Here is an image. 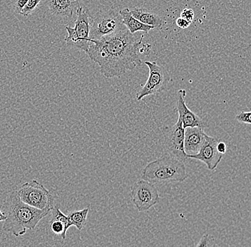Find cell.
Instances as JSON below:
<instances>
[{
    "mask_svg": "<svg viewBox=\"0 0 251 247\" xmlns=\"http://www.w3.org/2000/svg\"><path fill=\"white\" fill-rule=\"evenodd\" d=\"M144 35L137 41L125 28L100 40H89V57L100 66L106 78L121 77L126 72L132 71L141 65L138 54Z\"/></svg>",
    "mask_w": 251,
    "mask_h": 247,
    "instance_id": "cell-1",
    "label": "cell"
},
{
    "mask_svg": "<svg viewBox=\"0 0 251 247\" xmlns=\"http://www.w3.org/2000/svg\"><path fill=\"white\" fill-rule=\"evenodd\" d=\"M7 219L3 225V230L10 232L15 237L26 234L27 230H33L42 219L46 217L51 210L39 209L24 202L17 191L11 192L5 201Z\"/></svg>",
    "mask_w": 251,
    "mask_h": 247,
    "instance_id": "cell-2",
    "label": "cell"
},
{
    "mask_svg": "<svg viewBox=\"0 0 251 247\" xmlns=\"http://www.w3.org/2000/svg\"><path fill=\"white\" fill-rule=\"evenodd\" d=\"M188 176L184 162L169 154L149 162L141 173V179L153 184L183 182Z\"/></svg>",
    "mask_w": 251,
    "mask_h": 247,
    "instance_id": "cell-3",
    "label": "cell"
},
{
    "mask_svg": "<svg viewBox=\"0 0 251 247\" xmlns=\"http://www.w3.org/2000/svg\"><path fill=\"white\" fill-rule=\"evenodd\" d=\"M17 193L22 201L28 205L51 211L54 209L57 197L54 190H48L36 180L24 183Z\"/></svg>",
    "mask_w": 251,
    "mask_h": 247,
    "instance_id": "cell-4",
    "label": "cell"
},
{
    "mask_svg": "<svg viewBox=\"0 0 251 247\" xmlns=\"http://www.w3.org/2000/svg\"><path fill=\"white\" fill-rule=\"evenodd\" d=\"M77 18L75 26H66L68 35L64 38L66 44L72 47L87 52L89 46V34L92 26V16L86 7H78L76 9Z\"/></svg>",
    "mask_w": 251,
    "mask_h": 247,
    "instance_id": "cell-5",
    "label": "cell"
},
{
    "mask_svg": "<svg viewBox=\"0 0 251 247\" xmlns=\"http://www.w3.org/2000/svg\"><path fill=\"white\" fill-rule=\"evenodd\" d=\"M125 28L122 17L116 9L101 10L92 17L89 39L100 40Z\"/></svg>",
    "mask_w": 251,
    "mask_h": 247,
    "instance_id": "cell-6",
    "label": "cell"
},
{
    "mask_svg": "<svg viewBox=\"0 0 251 247\" xmlns=\"http://www.w3.org/2000/svg\"><path fill=\"white\" fill-rule=\"evenodd\" d=\"M148 67L149 77L145 85L136 95V99L140 101L145 97L153 96L161 93L172 81V77L167 70L155 62H145Z\"/></svg>",
    "mask_w": 251,
    "mask_h": 247,
    "instance_id": "cell-7",
    "label": "cell"
},
{
    "mask_svg": "<svg viewBox=\"0 0 251 247\" xmlns=\"http://www.w3.org/2000/svg\"><path fill=\"white\" fill-rule=\"evenodd\" d=\"M184 131L179 117L174 126H167L162 130L163 145L167 154L183 162L188 159L184 150Z\"/></svg>",
    "mask_w": 251,
    "mask_h": 247,
    "instance_id": "cell-8",
    "label": "cell"
},
{
    "mask_svg": "<svg viewBox=\"0 0 251 247\" xmlns=\"http://www.w3.org/2000/svg\"><path fill=\"white\" fill-rule=\"evenodd\" d=\"M131 200L139 212H147L159 202L160 195L154 184L141 179L131 187Z\"/></svg>",
    "mask_w": 251,
    "mask_h": 247,
    "instance_id": "cell-9",
    "label": "cell"
},
{
    "mask_svg": "<svg viewBox=\"0 0 251 247\" xmlns=\"http://www.w3.org/2000/svg\"><path fill=\"white\" fill-rule=\"evenodd\" d=\"M220 140L217 137H211L205 134L199 153L195 155H188V158L201 161L206 165L208 170H214L219 165L224 156L217 150V144Z\"/></svg>",
    "mask_w": 251,
    "mask_h": 247,
    "instance_id": "cell-10",
    "label": "cell"
},
{
    "mask_svg": "<svg viewBox=\"0 0 251 247\" xmlns=\"http://www.w3.org/2000/svg\"><path fill=\"white\" fill-rule=\"evenodd\" d=\"M186 96V90L180 89L178 91V99L176 102V109L178 111V117L182 122L184 128L188 127H200L205 128V121L199 115L194 113L188 109L185 98Z\"/></svg>",
    "mask_w": 251,
    "mask_h": 247,
    "instance_id": "cell-11",
    "label": "cell"
},
{
    "mask_svg": "<svg viewBox=\"0 0 251 247\" xmlns=\"http://www.w3.org/2000/svg\"><path fill=\"white\" fill-rule=\"evenodd\" d=\"M50 14L56 18L69 20L78 7V0H46Z\"/></svg>",
    "mask_w": 251,
    "mask_h": 247,
    "instance_id": "cell-12",
    "label": "cell"
},
{
    "mask_svg": "<svg viewBox=\"0 0 251 247\" xmlns=\"http://www.w3.org/2000/svg\"><path fill=\"white\" fill-rule=\"evenodd\" d=\"M203 128L188 127L184 131V150L186 154L195 155L199 153L205 138Z\"/></svg>",
    "mask_w": 251,
    "mask_h": 247,
    "instance_id": "cell-13",
    "label": "cell"
},
{
    "mask_svg": "<svg viewBox=\"0 0 251 247\" xmlns=\"http://www.w3.org/2000/svg\"><path fill=\"white\" fill-rule=\"evenodd\" d=\"M53 216L50 222L51 230L55 234L61 235L63 239H66L67 231L71 227L68 217L59 209L58 205H55L52 209Z\"/></svg>",
    "mask_w": 251,
    "mask_h": 247,
    "instance_id": "cell-14",
    "label": "cell"
},
{
    "mask_svg": "<svg viewBox=\"0 0 251 247\" xmlns=\"http://www.w3.org/2000/svg\"><path fill=\"white\" fill-rule=\"evenodd\" d=\"M119 15L122 17V22L131 34L140 32L148 34L151 30L154 29L153 26L144 24L131 15L128 8H125L119 11Z\"/></svg>",
    "mask_w": 251,
    "mask_h": 247,
    "instance_id": "cell-15",
    "label": "cell"
},
{
    "mask_svg": "<svg viewBox=\"0 0 251 247\" xmlns=\"http://www.w3.org/2000/svg\"><path fill=\"white\" fill-rule=\"evenodd\" d=\"M131 13L141 23L153 26L154 29H161L164 26L165 21L161 17L147 9L135 7L131 11Z\"/></svg>",
    "mask_w": 251,
    "mask_h": 247,
    "instance_id": "cell-16",
    "label": "cell"
},
{
    "mask_svg": "<svg viewBox=\"0 0 251 247\" xmlns=\"http://www.w3.org/2000/svg\"><path fill=\"white\" fill-rule=\"evenodd\" d=\"M89 210H90V207H87L81 210L70 212L67 216L70 226H75L78 230H82L87 223V216Z\"/></svg>",
    "mask_w": 251,
    "mask_h": 247,
    "instance_id": "cell-17",
    "label": "cell"
},
{
    "mask_svg": "<svg viewBox=\"0 0 251 247\" xmlns=\"http://www.w3.org/2000/svg\"><path fill=\"white\" fill-rule=\"evenodd\" d=\"M42 0H28L23 8L20 12V15L24 17H27L30 15L37 7Z\"/></svg>",
    "mask_w": 251,
    "mask_h": 247,
    "instance_id": "cell-18",
    "label": "cell"
},
{
    "mask_svg": "<svg viewBox=\"0 0 251 247\" xmlns=\"http://www.w3.org/2000/svg\"><path fill=\"white\" fill-rule=\"evenodd\" d=\"M217 246L216 239L210 234H204L201 240L199 241L196 247H215Z\"/></svg>",
    "mask_w": 251,
    "mask_h": 247,
    "instance_id": "cell-19",
    "label": "cell"
},
{
    "mask_svg": "<svg viewBox=\"0 0 251 247\" xmlns=\"http://www.w3.org/2000/svg\"><path fill=\"white\" fill-rule=\"evenodd\" d=\"M251 112H242L238 113L235 116V120H238L240 123H246V124H251Z\"/></svg>",
    "mask_w": 251,
    "mask_h": 247,
    "instance_id": "cell-20",
    "label": "cell"
},
{
    "mask_svg": "<svg viewBox=\"0 0 251 247\" xmlns=\"http://www.w3.org/2000/svg\"><path fill=\"white\" fill-rule=\"evenodd\" d=\"M180 17L185 19V20H187V21L191 23L194 21V17H195L194 11L191 8H185L183 9L181 13H180Z\"/></svg>",
    "mask_w": 251,
    "mask_h": 247,
    "instance_id": "cell-21",
    "label": "cell"
},
{
    "mask_svg": "<svg viewBox=\"0 0 251 247\" xmlns=\"http://www.w3.org/2000/svg\"><path fill=\"white\" fill-rule=\"evenodd\" d=\"M27 1L28 0H12V7L14 12L20 14V11Z\"/></svg>",
    "mask_w": 251,
    "mask_h": 247,
    "instance_id": "cell-22",
    "label": "cell"
},
{
    "mask_svg": "<svg viewBox=\"0 0 251 247\" xmlns=\"http://www.w3.org/2000/svg\"><path fill=\"white\" fill-rule=\"evenodd\" d=\"M176 23L177 26L180 28V29H186V28H188L191 24V23L189 22L187 20L180 17L176 19Z\"/></svg>",
    "mask_w": 251,
    "mask_h": 247,
    "instance_id": "cell-23",
    "label": "cell"
},
{
    "mask_svg": "<svg viewBox=\"0 0 251 247\" xmlns=\"http://www.w3.org/2000/svg\"><path fill=\"white\" fill-rule=\"evenodd\" d=\"M217 150L220 153H221V154H225L227 151L226 144L224 143V142H222L220 140L219 143L217 144Z\"/></svg>",
    "mask_w": 251,
    "mask_h": 247,
    "instance_id": "cell-24",
    "label": "cell"
},
{
    "mask_svg": "<svg viewBox=\"0 0 251 247\" xmlns=\"http://www.w3.org/2000/svg\"><path fill=\"white\" fill-rule=\"evenodd\" d=\"M7 219V215L4 212H1L0 209V222L4 221Z\"/></svg>",
    "mask_w": 251,
    "mask_h": 247,
    "instance_id": "cell-25",
    "label": "cell"
},
{
    "mask_svg": "<svg viewBox=\"0 0 251 247\" xmlns=\"http://www.w3.org/2000/svg\"><path fill=\"white\" fill-rule=\"evenodd\" d=\"M0 236H1V233H0Z\"/></svg>",
    "mask_w": 251,
    "mask_h": 247,
    "instance_id": "cell-26",
    "label": "cell"
}]
</instances>
